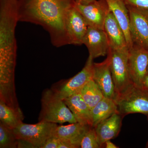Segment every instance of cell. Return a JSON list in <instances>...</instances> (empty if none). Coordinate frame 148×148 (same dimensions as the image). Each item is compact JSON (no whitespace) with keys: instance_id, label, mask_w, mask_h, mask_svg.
<instances>
[{"instance_id":"obj_1","label":"cell","mask_w":148,"mask_h":148,"mask_svg":"<svg viewBox=\"0 0 148 148\" xmlns=\"http://www.w3.org/2000/svg\"><path fill=\"white\" fill-rule=\"evenodd\" d=\"M19 21L42 26L57 47L70 45L66 28L68 10L74 0H19Z\"/></svg>"},{"instance_id":"obj_2","label":"cell","mask_w":148,"mask_h":148,"mask_svg":"<svg viewBox=\"0 0 148 148\" xmlns=\"http://www.w3.org/2000/svg\"><path fill=\"white\" fill-rule=\"evenodd\" d=\"M19 0H1L0 62H16L15 30L18 19Z\"/></svg>"},{"instance_id":"obj_3","label":"cell","mask_w":148,"mask_h":148,"mask_svg":"<svg viewBox=\"0 0 148 148\" xmlns=\"http://www.w3.org/2000/svg\"><path fill=\"white\" fill-rule=\"evenodd\" d=\"M39 120L56 124L77 122L64 100L58 98L53 90L50 89L43 92Z\"/></svg>"},{"instance_id":"obj_4","label":"cell","mask_w":148,"mask_h":148,"mask_svg":"<svg viewBox=\"0 0 148 148\" xmlns=\"http://www.w3.org/2000/svg\"><path fill=\"white\" fill-rule=\"evenodd\" d=\"M111 52L110 69L118 99L135 86L130 74L128 65L129 48L113 50Z\"/></svg>"},{"instance_id":"obj_5","label":"cell","mask_w":148,"mask_h":148,"mask_svg":"<svg viewBox=\"0 0 148 148\" xmlns=\"http://www.w3.org/2000/svg\"><path fill=\"white\" fill-rule=\"evenodd\" d=\"M57 124L40 121L35 124L21 123L14 128V133L18 140L31 143L35 148H41L49 138L53 136Z\"/></svg>"},{"instance_id":"obj_6","label":"cell","mask_w":148,"mask_h":148,"mask_svg":"<svg viewBox=\"0 0 148 148\" xmlns=\"http://www.w3.org/2000/svg\"><path fill=\"white\" fill-rule=\"evenodd\" d=\"M118 111L123 116L140 113L148 116V89L134 86L116 101Z\"/></svg>"},{"instance_id":"obj_7","label":"cell","mask_w":148,"mask_h":148,"mask_svg":"<svg viewBox=\"0 0 148 148\" xmlns=\"http://www.w3.org/2000/svg\"><path fill=\"white\" fill-rule=\"evenodd\" d=\"M129 27L133 43L148 50V10L127 6Z\"/></svg>"},{"instance_id":"obj_8","label":"cell","mask_w":148,"mask_h":148,"mask_svg":"<svg viewBox=\"0 0 148 148\" xmlns=\"http://www.w3.org/2000/svg\"><path fill=\"white\" fill-rule=\"evenodd\" d=\"M93 59L89 56L83 69L73 77L66 81L58 88L53 90L56 95L62 100L80 92L85 85L92 79Z\"/></svg>"},{"instance_id":"obj_9","label":"cell","mask_w":148,"mask_h":148,"mask_svg":"<svg viewBox=\"0 0 148 148\" xmlns=\"http://www.w3.org/2000/svg\"><path fill=\"white\" fill-rule=\"evenodd\" d=\"M128 65L134 85L143 87V80L147 74L148 50L134 44L133 46L129 49Z\"/></svg>"},{"instance_id":"obj_10","label":"cell","mask_w":148,"mask_h":148,"mask_svg":"<svg viewBox=\"0 0 148 148\" xmlns=\"http://www.w3.org/2000/svg\"><path fill=\"white\" fill-rule=\"evenodd\" d=\"M107 58L101 63H93L92 79L104 97L116 101V97L110 69L111 52L109 50Z\"/></svg>"},{"instance_id":"obj_11","label":"cell","mask_w":148,"mask_h":148,"mask_svg":"<svg viewBox=\"0 0 148 148\" xmlns=\"http://www.w3.org/2000/svg\"><path fill=\"white\" fill-rule=\"evenodd\" d=\"M75 6L83 16L88 27L104 29L106 17L111 12L105 0H96L86 5L75 3Z\"/></svg>"},{"instance_id":"obj_12","label":"cell","mask_w":148,"mask_h":148,"mask_svg":"<svg viewBox=\"0 0 148 148\" xmlns=\"http://www.w3.org/2000/svg\"><path fill=\"white\" fill-rule=\"evenodd\" d=\"M66 28L70 45L83 44L88 26L83 16L75 5L69 9L67 12Z\"/></svg>"},{"instance_id":"obj_13","label":"cell","mask_w":148,"mask_h":148,"mask_svg":"<svg viewBox=\"0 0 148 148\" xmlns=\"http://www.w3.org/2000/svg\"><path fill=\"white\" fill-rule=\"evenodd\" d=\"M89 56L93 59L108 55L110 49L108 39L104 29L88 27L83 41Z\"/></svg>"},{"instance_id":"obj_14","label":"cell","mask_w":148,"mask_h":148,"mask_svg":"<svg viewBox=\"0 0 148 148\" xmlns=\"http://www.w3.org/2000/svg\"><path fill=\"white\" fill-rule=\"evenodd\" d=\"M123 117L119 112H117L94 127L97 140L101 148L104 146L106 141L118 136L121 129Z\"/></svg>"},{"instance_id":"obj_15","label":"cell","mask_w":148,"mask_h":148,"mask_svg":"<svg viewBox=\"0 0 148 148\" xmlns=\"http://www.w3.org/2000/svg\"><path fill=\"white\" fill-rule=\"evenodd\" d=\"M92 126L77 122L66 125H57L53 136L66 142L74 148H80V143L86 132Z\"/></svg>"},{"instance_id":"obj_16","label":"cell","mask_w":148,"mask_h":148,"mask_svg":"<svg viewBox=\"0 0 148 148\" xmlns=\"http://www.w3.org/2000/svg\"><path fill=\"white\" fill-rule=\"evenodd\" d=\"M104 30L108 39L111 49L118 50L128 48L123 30L111 12L106 17Z\"/></svg>"},{"instance_id":"obj_17","label":"cell","mask_w":148,"mask_h":148,"mask_svg":"<svg viewBox=\"0 0 148 148\" xmlns=\"http://www.w3.org/2000/svg\"><path fill=\"white\" fill-rule=\"evenodd\" d=\"M63 100L77 122L92 126L91 110L83 99L80 91Z\"/></svg>"},{"instance_id":"obj_18","label":"cell","mask_w":148,"mask_h":148,"mask_svg":"<svg viewBox=\"0 0 148 148\" xmlns=\"http://www.w3.org/2000/svg\"><path fill=\"white\" fill-rule=\"evenodd\" d=\"M111 12L114 14L123 30L126 38L127 47L130 49L133 46L130 31L129 12L127 5L122 0H105Z\"/></svg>"},{"instance_id":"obj_19","label":"cell","mask_w":148,"mask_h":148,"mask_svg":"<svg viewBox=\"0 0 148 148\" xmlns=\"http://www.w3.org/2000/svg\"><path fill=\"white\" fill-rule=\"evenodd\" d=\"M117 112L118 111L116 101L104 97L91 110L92 127H95Z\"/></svg>"},{"instance_id":"obj_20","label":"cell","mask_w":148,"mask_h":148,"mask_svg":"<svg viewBox=\"0 0 148 148\" xmlns=\"http://www.w3.org/2000/svg\"><path fill=\"white\" fill-rule=\"evenodd\" d=\"M24 118L22 111L17 110L0 100L1 123L11 129H13L23 122Z\"/></svg>"},{"instance_id":"obj_21","label":"cell","mask_w":148,"mask_h":148,"mask_svg":"<svg viewBox=\"0 0 148 148\" xmlns=\"http://www.w3.org/2000/svg\"><path fill=\"white\" fill-rule=\"evenodd\" d=\"M80 93L90 110L104 97L103 92L92 79L85 85Z\"/></svg>"},{"instance_id":"obj_22","label":"cell","mask_w":148,"mask_h":148,"mask_svg":"<svg viewBox=\"0 0 148 148\" xmlns=\"http://www.w3.org/2000/svg\"><path fill=\"white\" fill-rule=\"evenodd\" d=\"M18 142L13 129L0 122V148H17Z\"/></svg>"},{"instance_id":"obj_23","label":"cell","mask_w":148,"mask_h":148,"mask_svg":"<svg viewBox=\"0 0 148 148\" xmlns=\"http://www.w3.org/2000/svg\"><path fill=\"white\" fill-rule=\"evenodd\" d=\"M80 148H101L97 140L94 127H90L85 133L80 143Z\"/></svg>"},{"instance_id":"obj_24","label":"cell","mask_w":148,"mask_h":148,"mask_svg":"<svg viewBox=\"0 0 148 148\" xmlns=\"http://www.w3.org/2000/svg\"><path fill=\"white\" fill-rule=\"evenodd\" d=\"M127 6L148 10V0H122Z\"/></svg>"},{"instance_id":"obj_25","label":"cell","mask_w":148,"mask_h":148,"mask_svg":"<svg viewBox=\"0 0 148 148\" xmlns=\"http://www.w3.org/2000/svg\"><path fill=\"white\" fill-rule=\"evenodd\" d=\"M60 140L59 138L52 136L46 141L41 148H58Z\"/></svg>"},{"instance_id":"obj_26","label":"cell","mask_w":148,"mask_h":148,"mask_svg":"<svg viewBox=\"0 0 148 148\" xmlns=\"http://www.w3.org/2000/svg\"><path fill=\"white\" fill-rule=\"evenodd\" d=\"M58 148H74L73 147L66 142L60 140V143L58 145Z\"/></svg>"},{"instance_id":"obj_27","label":"cell","mask_w":148,"mask_h":148,"mask_svg":"<svg viewBox=\"0 0 148 148\" xmlns=\"http://www.w3.org/2000/svg\"><path fill=\"white\" fill-rule=\"evenodd\" d=\"M96 0H74L75 3L80 4H88L95 1Z\"/></svg>"},{"instance_id":"obj_28","label":"cell","mask_w":148,"mask_h":148,"mask_svg":"<svg viewBox=\"0 0 148 148\" xmlns=\"http://www.w3.org/2000/svg\"><path fill=\"white\" fill-rule=\"evenodd\" d=\"M104 146H105V148H119V147L114 145L113 143H112L111 141V140H109L106 141L105 144H104Z\"/></svg>"},{"instance_id":"obj_29","label":"cell","mask_w":148,"mask_h":148,"mask_svg":"<svg viewBox=\"0 0 148 148\" xmlns=\"http://www.w3.org/2000/svg\"><path fill=\"white\" fill-rule=\"evenodd\" d=\"M143 87L148 89V74L145 77L143 82Z\"/></svg>"},{"instance_id":"obj_30","label":"cell","mask_w":148,"mask_h":148,"mask_svg":"<svg viewBox=\"0 0 148 148\" xmlns=\"http://www.w3.org/2000/svg\"><path fill=\"white\" fill-rule=\"evenodd\" d=\"M147 117H148V116H147ZM146 147L148 148V140L147 143V146H146Z\"/></svg>"},{"instance_id":"obj_31","label":"cell","mask_w":148,"mask_h":148,"mask_svg":"<svg viewBox=\"0 0 148 148\" xmlns=\"http://www.w3.org/2000/svg\"><path fill=\"white\" fill-rule=\"evenodd\" d=\"M147 74H148V65L147 67Z\"/></svg>"}]
</instances>
